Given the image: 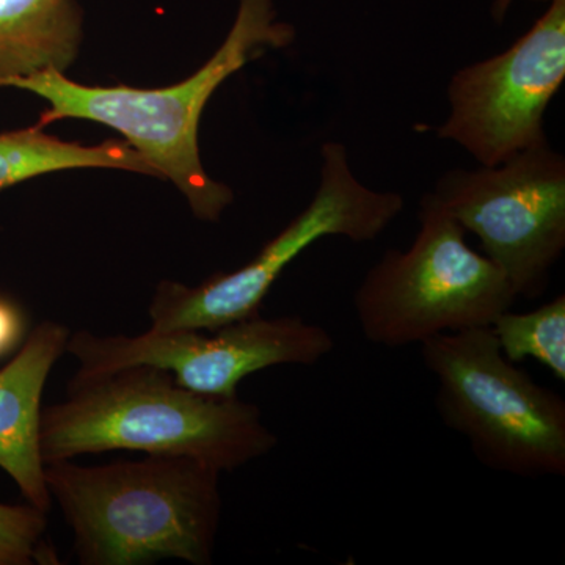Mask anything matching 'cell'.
Returning a JSON list of instances; mask_svg holds the SVG:
<instances>
[{"label": "cell", "instance_id": "cell-1", "mask_svg": "<svg viewBox=\"0 0 565 565\" xmlns=\"http://www.w3.org/2000/svg\"><path fill=\"white\" fill-rule=\"evenodd\" d=\"M277 444L258 405L193 392L147 364L76 374L68 397L41 411L43 463L128 449L193 457L223 473L269 455Z\"/></svg>", "mask_w": 565, "mask_h": 565}, {"label": "cell", "instance_id": "cell-2", "mask_svg": "<svg viewBox=\"0 0 565 565\" xmlns=\"http://www.w3.org/2000/svg\"><path fill=\"white\" fill-rule=\"evenodd\" d=\"M296 31L277 21L274 0H239L232 31L217 52L193 76L166 88L88 87L47 70L7 82L50 104L40 126L65 118L114 128L139 152L158 178L177 185L193 214L217 222L233 202L232 189L211 180L199 151L200 118L214 92L232 74L267 50L288 46Z\"/></svg>", "mask_w": 565, "mask_h": 565}, {"label": "cell", "instance_id": "cell-3", "mask_svg": "<svg viewBox=\"0 0 565 565\" xmlns=\"http://www.w3.org/2000/svg\"><path fill=\"white\" fill-rule=\"evenodd\" d=\"M43 470L81 564L212 563L222 516V471L214 465L148 455L98 467L55 460Z\"/></svg>", "mask_w": 565, "mask_h": 565}, {"label": "cell", "instance_id": "cell-4", "mask_svg": "<svg viewBox=\"0 0 565 565\" xmlns=\"http://www.w3.org/2000/svg\"><path fill=\"white\" fill-rule=\"evenodd\" d=\"M418 221L412 247L385 252L353 294L363 337L381 348L490 327L516 300L503 270L467 244L433 193L423 196Z\"/></svg>", "mask_w": 565, "mask_h": 565}, {"label": "cell", "instance_id": "cell-5", "mask_svg": "<svg viewBox=\"0 0 565 565\" xmlns=\"http://www.w3.org/2000/svg\"><path fill=\"white\" fill-rule=\"evenodd\" d=\"M437 379L435 407L482 465L519 478L565 476V401L509 362L492 327L419 344Z\"/></svg>", "mask_w": 565, "mask_h": 565}, {"label": "cell", "instance_id": "cell-6", "mask_svg": "<svg viewBox=\"0 0 565 565\" xmlns=\"http://www.w3.org/2000/svg\"><path fill=\"white\" fill-rule=\"evenodd\" d=\"M321 180L313 200L258 255L233 273L212 275L199 286L162 281L150 305L151 330L217 329L259 315L282 270L311 245L329 236L371 243L404 210L397 192L366 188L353 174L343 143L321 148Z\"/></svg>", "mask_w": 565, "mask_h": 565}, {"label": "cell", "instance_id": "cell-7", "mask_svg": "<svg viewBox=\"0 0 565 565\" xmlns=\"http://www.w3.org/2000/svg\"><path fill=\"white\" fill-rule=\"evenodd\" d=\"M433 195L487 258L516 299H537L565 248V159L548 141L494 167L451 170Z\"/></svg>", "mask_w": 565, "mask_h": 565}, {"label": "cell", "instance_id": "cell-8", "mask_svg": "<svg viewBox=\"0 0 565 565\" xmlns=\"http://www.w3.org/2000/svg\"><path fill=\"white\" fill-rule=\"evenodd\" d=\"M333 349L332 334L318 323L299 316L262 315L217 329H150L134 337L81 330L71 333L66 344V352L79 362L77 374L147 364L172 374L185 388L221 397L237 396L247 375L280 364L313 366Z\"/></svg>", "mask_w": 565, "mask_h": 565}, {"label": "cell", "instance_id": "cell-9", "mask_svg": "<svg viewBox=\"0 0 565 565\" xmlns=\"http://www.w3.org/2000/svg\"><path fill=\"white\" fill-rule=\"evenodd\" d=\"M565 79V0H552L533 28L501 54L457 71L451 114L437 128L481 163L500 166L544 145L545 111Z\"/></svg>", "mask_w": 565, "mask_h": 565}, {"label": "cell", "instance_id": "cell-10", "mask_svg": "<svg viewBox=\"0 0 565 565\" xmlns=\"http://www.w3.org/2000/svg\"><path fill=\"white\" fill-rule=\"evenodd\" d=\"M70 334L61 322H41L0 370V468L29 504L43 512L50 511L52 500L40 452L41 396Z\"/></svg>", "mask_w": 565, "mask_h": 565}, {"label": "cell", "instance_id": "cell-11", "mask_svg": "<svg viewBox=\"0 0 565 565\" xmlns=\"http://www.w3.org/2000/svg\"><path fill=\"white\" fill-rule=\"evenodd\" d=\"M82 36L76 0H0V87L47 70L66 73Z\"/></svg>", "mask_w": 565, "mask_h": 565}, {"label": "cell", "instance_id": "cell-12", "mask_svg": "<svg viewBox=\"0 0 565 565\" xmlns=\"http://www.w3.org/2000/svg\"><path fill=\"white\" fill-rule=\"evenodd\" d=\"M73 169H117L156 177L126 141L85 147L52 137L41 126L0 134V192L40 174Z\"/></svg>", "mask_w": 565, "mask_h": 565}, {"label": "cell", "instance_id": "cell-13", "mask_svg": "<svg viewBox=\"0 0 565 565\" xmlns=\"http://www.w3.org/2000/svg\"><path fill=\"white\" fill-rule=\"evenodd\" d=\"M490 327L509 362L533 359L565 382L564 294L527 313L505 310Z\"/></svg>", "mask_w": 565, "mask_h": 565}, {"label": "cell", "instance_id": "cell-14", "mask_svg": "<svg viewBox=\"0 0 565 565\" xmlns=\"http://www.w3.org/2000/svg\"><path fill=\"white\" fill-rule=\"evenodd\" d=\"M46 512L33 505L0 503V565L55 563L50 546L44 544Z\"/></svg>", "mask_w": 565, "mask_h": 565}, {"label": "cell", "instance_id": "cell-15", "mask_svg": "<svg viewBox=\"0 0 565 565\" xmlns=\"http://www.w3.org/2000/svg\"><path fill=\"white\" fill-rule=\"evenodd\" d=\"M28 334L24 310L9 297L0 296V359L17 352Z\"/></svg>", "mask_w": 565, "mask_h": 565}, {"label": "cell", "instance_id": "cell-16", "mask_svg": "<svg viewBox=\"0 0 565 565\" xmlns=\"http://www.w3.org/2000/svg\"><path fill=\"white\" fill-rule=\"evenodd\" d=\"M537 2H552V0H537ZM512 0H494L492 7V17L494 22L501 24L504 21L505 13H508L509 7H511Z\"/></svg>", "mask_w": 565, "mask_h": 565}]
</instances>
